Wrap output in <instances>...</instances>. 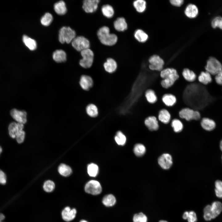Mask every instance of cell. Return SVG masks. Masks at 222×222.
<instances>
[{"mask_svg":"<svg viewBox=\"0 0 222 222\" xmlns=\"http://www.w3.org/2000/svg\"><path fill=\"white\" fill-rule=\"evenodd\" d=\"M160 76L162 79L160 81L161 85L165 89H168L173 86L179 77L177 71L171 68L163 69L160 72Z\"/></svg>","mask_w":222,"mask_h":222,"instance_id":"cell-1","label":"cell"},{"mask_svg":"<svg viewBox=\"0 0 222 222\" xmlns=\"http://www.w3.org/2000/svg\"><path fill=\"white\" fill-rule=\"evenodd\" d=\"M97 35L100 42L106 46L113 45L117 40L116 35L110 33L109 28L106 26L101 27L97 31Z\"/></svg>","mask_w":222,"mask_h":222,"instance_id":"cell-2","label":"cell"},{"mask_svg":"<svg viewBox=\"0 0 222 222\" xmlns=\"http://www.w3.org/2000/svg\"><path fill=\"white\" fill-rule=\"evenodd\" d=\"M179 115L180 118L187 121H198L201 118V115L199 111L189 107L182 109L179 111Z\"/></svg>","mask_w":222,"mask_h":222,"instance_id":"cell-3","label":"cell"},{"mask_svg":"<svg viewBox=\"0 0 222 222\" xmlns=\"http://www.w3.org/2000/svg\"><path fill=\"white\" fill-rule=\"evenodd\" d=\"M204 68L206 71L215 76L222 70V64L216 58L211 57L207 60Z\"/></svg>","mask_w":222,"mask_h":222,"instance_id":"cell-4","label":"cell"},{"mask_svg":"<svg viewBox=\"0 0 222 222\" xmlns=\"http://www.w3.org/2000/svg\"><path fill=\"white\" fill-rule=\"evenodd\" d=\"M75 31L69 27H64L59 31V39L61 43H69L76 37Z\"/></svg>","mask_w":222,"mask_h":222,"instance_id":"cell-5","label":"cell"},{"mask_svg":"<svg viewBox=\"0 0 222 222\" xmlns=\"http://www.w3.org/2000/svg\"><path fill=\"white\" fill-rule=\"evenodd\" d=\"M82 58L79 62L80 65L84 68H90L93 64L94 60V53L89 48L83 50L80 52Z\"/></svg>","mask_w":222,"mask_h":222,"instance_id":"cell-6","label":"cell"},{"mask_svg":"<svg viewBox=\"0 0 222 222\" xmlns=\"http://www.w3.org/2000/svg\"><path fill=\"white\" fill-rule=\"evenodd\" d=\"M148 61L149 63V68L150 70L161 72L163 69L164 62L159 56L153 55L149 58Z\"/></svg>","mask_w":222,"mask_h":222,"instance_id":"cell-7","label":"cell"},{"mask_svg":"<svg viewBox=\"0 0 222 222\" xmlns=\"http://www.w3.org/2000/svg\"><path fill=\"white\" fill-rule=\"evenodd\" d=\"M72 47L78 51L89 48L90 44L89 41L83 36L76 37L72 41Z\"/></svg>","mask_w":222,"mask_h":222,"instance_id":"cell-8","label":"cell"},{"mask_svg":"<svg viewBox=\"0 0 222 222\" xmlns=\"http://www.w3.org/2000/svg\"><path fill=\"white\" fill-rule=\"evenodd\" d=\"M85 191L88 194L96 195L100 194L102 191V187L99 182L91 180L87 182L84 187Z\"/></svg>","mask_w":222,"mask_h":222,"instance_id":"cell-9","label":"cell"},{"mask_svg":"<svg viewBox=\"0 0 222 222\" xmlns=\"http://www.w3.org/2000/svg\"><path fill=\"white\" fill-rule=\"evenodd\" d=\"M10 114L12 118L16 122L23 124L26 123L27 113L25 111L14 108L10 110Z\"/></svg>","mask_w":222,"mask_h":222,"instance_id":"cell-10","label":"cell"},{"mask_svg":"<svg viewBox=\"0 0 222 222\" xmlns=\"http://www.w3.org/2000/svg\"><path fill=\"white\" fill-rule=\"evenodd\" d=\"M79 83L83 90L88 91L92 87L94 82L92 78L90 76L83 75L80 78Z\"/></svg>","mask_w":222,"mask_h":222,"instance_id":"cell-11","label":"cell"},{"mask_svg":"<svg viewBox=\"0 0 222 222\" xmlns=\"http://www.w3.org/2000/svg\"><path fill=\"white\" fill-rule=\"evenodd\" d=\"M100 1L99 0H85L83 1L82 8L86 13H92L97 9Z\"/></svg>","mask_w":222,"mask_h":222,"instance_id":"cell-12","label":"cell"},{"mask_svg":"<svg viewBox=\"0 0 222 222\" xmlns=\"http://www.w3.org/2000/svg\"><path fill=\"white\" fill-rule=\"evenodd\" d=\"M158 162L162 168L165 170L168 169L172 164V157L168 154H164L159 157Z\"/></svg>","mask_w":222,"mask_h":222,"instance_id":"cell-13","label":"cell"},{"mask_svg":"<svg viewBox=\"0 0 222 222\" xmlns=\"http://www.w3.org/2000/svg\"><path fill=\"white\" fill-rule=\"evenodd\" d=\"M24 124L17 122H13L9 125L8 131L10 136L12 138H15L17 134L23 130Z\"/></svg>","mask_w":222,"mask_h":222,"instance_id":"cell-14","label":"cell"},{"mask_svg":"<svg viewBox=\"0 0 222 222\" xmlns=\"http://www.w3.org/2000/svg\"><path fill=\"white\" fill-rule=\"evenodd\" d=\"M144 124L150 131H155L159 128L158 121L157 117L150 116L145 119Z\"/></svg>","mask_w":222,"mask_h":222,"instance_id":"cell-15","label":"cell"},{"mask_svg":"<svg viewBox=\"0 0 222 222\" xmlns=\"http://www.w3.org/2000/svg\"><path fill=\"white\" fill-rule=\"evenodd\" d=\"M76 210L75 208L71 209L69 207H66L62 211V216L66 221H70L73 220L76 216Z\"/></svg>","mask_w":222,"mask_h":222,"instance_id":"cell-16","label":"cell"},{"mask_svg":"<svg viewBox=\"0 0 222 222\" xmlns=\"http://www.w3.org/2000/svg\"><path fill=\"white\" fill-rule=\"evenodd\" d=\"M200 125L204 130L211 131L216 128V124L214 120L207 117H203L200 121Z\"/></svg>","mask_w":222,"mask_h":222,"instance_id":"cell-17","label":"cell"},{"mask_svg":"<svg viewBox=\"0 0 222 222\" xmlns=\"http://www.w3.org/2000/svg\"><path fill=\"white\" fill-rule=\"evenodd\" d=\"M103 67L105 72L111 74L116 72L117 68V64L114 60L109 58L104 63Z\"/></svg>","mask_w":222,"mask_h":222,"instance_id":"cell-18","label":"cell"},{"mask_svg":"<svg viewBox=\"0 0 222 222\" xmlns=\"http://www.w3.org/2000/svg\"><path fill=\"white\" fill-rule=\"evenodd\" d=\"M212 75L206 71H202L198 76V81L204 85H207L213 81Z\"/></svg>","mask_w":222,"mask_h":222,"instance_id":"cell-19","label":"cell"},{"mask_svg":"<svg viewBox=\"0 0 222 222\" xmlns=\"http://www.w3.org/2000/svg\"><path fill=\"white\" fill-rule=\"evenodd\" d=\"M182 75L185 80L189 82L195 81L197 79L195 73L188 68H184L182 72Z\"/></svg>","mask_w":222,"mask_h":222,"instance_id":"cell-20","label":"cell"},{"mask_svg":"<svg viewBox=\"0 0 222 222\" xmlns=\"http://www.w3.org/2000/svg\"><path fill=\"white\" fill-rule=\"evenodd\" d=\"M113 26L115 30L119 31H124L127 28V24L123 17L117 18L114 22Z\"/></svg>","mask_w":222,"mask_h":222,"instance_id":"cell-21","label":"cell"},{"mask_svg":"<svg viewBox=\"0 0 222 222\" xmlns=\"http://www.w3.org/2000/svg\"><path fill=\"white\" fill-rule=\"evenodd\" d=\"M162 100L164 104L167 107H172L176 102V98L175 96L170 93L164 94L162 97Z\"/></svg>","mask_w":222,"mask_h":222,"instance_id":"cell-22","label":"cell"},{"mask_svg":"<svg viewBox=\"0 0 222 222\" xmlns=\"http://www.w3.org/2000/svg\"><path fill=\"white\" fill-rule=\"evenodd\" d=\"M158 118L160 121L164 124H167L170 121L171 115L169 112L166 109H163L159 111Z\"/></svg>","mask_w":222,"mask_h":222,"instance_id":"cell-23","label":"cell"},{"mask_svg":"<svg viewBox=\"0 0 222 222\" xmlns=\"http://www.w3.org/2000/svg\"><path fill=\"white\" fill-rule=\"evenodd\" d=\"M184 13L187 17L190 18H193L197 15L198 9L195 5L191 4L186 7Z\"/></svg>","mask_w":222,"mask_h":222,"instance_id":"cell-24","label":"cell"},{"mask_svg":"<svg viewBox=\"0 0 222 222\" xmlns=\"http://www.w3.org/2000/svg\"><path fill=\"white\" fill-rule=\"evenodd\" d=\"M85 110L87 115L91 118L96 117L99 114L98 108L93 104H88L86 107Z\"/></svg>","mask_w":222,"mask_h":222,"instance_id":"cell-25","label":"cell"},{"mask_svg":"<svg viewBox=\"0 0 222 222\" xmlns=\"http://www.w3.org/2000/svg\"><path fill=\"white\" fill-rule=\"evenodd\" d=\"M212 219L217 217L222 211V204L219 201H215L211 205Z\"/></svg>","mask_w":222,"mask_h":222,"instance_id":"cell-26","label":"cell"},{"mask_svg":"<svg viewBox=\"0 0 222 222\" xmlns=\"http://www.w3.org/2000/svg\"><path fill=\"white\" fill-rule=\"evenodd\" d=\"M66 54L62 50H57L53 54L52 57L54 60L57 63H62L66 60Z\"/></svg>","mask_w":222,"mask_h":222,"instance_id":"cell-27","label":"cell"},{"mask_svg":"<svg viewBox=\"0 0 222 222\" xmlns=\"http://www.w3.org/2000/svg\"><path fill=\"white\" fill-rule=\"evenodd\" d=\"M145 97L149 103L153 104L157 101L158 98L154 90L151 89H147L145 92Z\"/></svg>","mask_w":222,"mask_h":222,"instance_id":"cell-28","label":"cell"},{"mask_svg":"<svg viewBox=\"0 0 222 222\" xmlns=\"http://www.w3.org/2000/svg\"><path fill=\"white\" fill-rule=\"evenodd\" d=\"M54 9L56 12L60 15L64 14L67 12L66 5L63 1H60L56 3L54 5Z\"/></svg>","mask_w":222,"mask_h":222,"instance_id":"cell-29","label":"cell"},{"mask_svg":"<svg viewBox=\"0 0 222 222\" xmlns=\"http://www.w3.org/2000/svg\"><path fill=\"white\" fill-rule=\"evenodd\" d=\"M23 41L25 45L31 50L33 51L37 48L36 41L26 35L23 36Z\"/></svg>","mask_w":222,"mask_h":222,"instance_id":"cell-30","label":"cell"},{"mask_svg":"<svg viewBox=\"0 0 222 222\" xmlns=\"http://www.w3.org/2000/svg\"><path fill=\"white\" fill-rule=\"evenodd\" d=\"M134 37L138 42L141 43L145 42L147 40L148 35L141 29L136 30L134 33Z\"/></svg>","mask_w":222,"mask_h":222,"instance_id":"cell-31","label":"cell"},{"mask_svg":"<svg viewBox=\"0 0 222 222\" xmlns=\"http://www.w3.org/2000/svg\"><path fill=\"white\" fill-rule=\"evenodd\" d=\"M101 10L103 14L107 18H111L114 15V10L113 7L110 5H104L101 7Z\"/></svg>","mask_w":222,"mask_h":222,"instance_id":"cell-32","label":"cell"},{"mask_svg":"<svg viewBox=\"0 0 222 222\" xmlns=\"http://www.w3.org/2000/svg\"><path fill=\"white\" fill-rule=\"evenodd\" d=\"M102 202L106 207H112L115 204L116 199L113 195L109 194L105 195L103 198Z\"/></svg>","mask_w":222,"mask_h":222,"instance_id":"cell-33","label":"cell"},{"mask_svg":"<svg viewBox=\"0 0 222 222\" xmlns=\"http://www.w3.org/2000/svg\"><path fill=\"white\" fill-rule=\"evenodd\" d=\"M133 5L136 11L139 13L143 12L146 8V2L144 0H137L134 2Z\"/></svg>","mask_w":222,"mask_h":222,"instance_id":"cell-34","label":"cell"},{"mask_svg":"<svg viewBox=\"0 0 222 222\" xmlns=\"http://www.w3.org/2000/svg\"><path fill=\"white\" fill-rule=\"evenodd\" d=\"M58 171L60 175L65 177L69 176L72 172L71 167L64 164H61L59 166Z\"/></svg>","mask_w":222,"mask_h":222,"instance_id":"cell-35","label":"cell"},{"mask_svg":"<svg viewBox=\"0 0 222 222\" xmlns=\"http://www.w3.org/2000/svg\"><path fill=\"white\" fill-rule=\"evenodd\" d=\"M171 126L174 131L176 133L181 132L183 128L182 122L179 119L177 118H174L172 120Z\"/></svg>","mask_w":222,"mask_h":222,"instance_id":"cell-36","label":"cell"},{"mask_svg":"<svg viewBox=\"0 0 222 222\" xmlns=\"http://www.w3.org/2000/svg\"><path fill=\"white\" fill-rule=\"evenodd\" d=\"M146 149L145 146L141 144H136L134 146V152L137 156L140 157L145 153Z\"/></svg>","mask_w":222,"mask_h":222,"instance_id":"cell-37","label":"cell"},{"mask_svg":"<svg viewBox=\"0 0 222 222\" xmlns=\"http://www.w3.org/2000/svg\"><path fill=\"white\" fill-rule=\"evenodd\" d=\"M87 171L90 176L94 177L96 176L98 173V167L96 164L91 163L88 166Z\"/></svg>","mask_w":222,"mask_h":222,"instance_id":"cell-38","label":"cell"},{"mask_svg":"<svg viewBox=\"0 0 222 222\" xmlns=\"http://www.w3.org/2000/svg\"><path fill=\"white\" fill-rule=\"evenodd\" d=\"M115 139L118 145L123 146L125 143L126 138L121 132L118 131L115 137Z\"/></svg>","mask_w":222,"mask_h":222,"instance_id":"cell-39","label":"cell"},{"mask_svg":"<svg viewBox=\"0 0 222 222\" xmlns=\"http://www.w3.org/2000/svg\"><path fill=\"white\" fill-rule=\"evenodd\" d=\"M52 20V15L49 13H47L42 17L40 21L43 25L47 26L50 25Z\"/></svg>","mask_w":222,"mask_h":222,"instance_id":"cell-40","label":"cell"},{"mask_svg":"<svg viewBox=\"0 0 222 222\" xmlns=\"http://www.w3.org/2000/svg\"><path fill=\"white\" fill-rule=\"evenodd\" d=\"M215 192L217 197L222 198V181L220 180H216L215 183Z\"/></svg>","mask_w":222,"mask_h":222,"instance_id":"cell-41","label":"cell"},{"mask_svg":"<svg viewBox=\"0 0 222 222\" xmlns=\"http://www.w3.org/2000/svg\"><path fill=\"white\" fill-rule=\"evenodd\" d=\"M55 184L52 181L50 180L46 181L43 185L44 190L47 192L52 191L55 188Z\"/></svg>","mask_w":222,"mask_h":222,"instance_id":"cell-42","label":"cell"},{"mask_svg":"<svg viewBox=\"0 0 222 222\" xmlns=\"http://www.w3.org/2000/svg\"><path fill=\"white\" fill-rule=\"evenodd\" d=\"M147 220L146 216L142 212L135 214L133 218V222H147Z\"/></svg>","mask_w":222,"mask_h":222,"instance_id":"cell-43","label":"cell"},{"mask_svg":"<svg viewBox=\"0 0 222 222\" xmlns=\"http://www.w3.org/2000/svg\"><path fill=\"white\" fill-rule=\"evenodd\" d=\"M204 217L206 221H209L212 219L211 210V205L206 206L204 209Z\"/></svg>","mask_w":222,"mask_h":222,"instance_id":"cell-44","label":"cell"},{"mask_svg":"<svg viewBox=\"0 0 222 222\" xmlns=\"http://www.w3.org/2000/svg\"><path fill=\"white\" fill-rule=\"evenodd\" d=\"M211 25L214 28L218 27L222 29V17L218 16L214 18L211 22Z\"/></svg>","mask_w":222,"mask_h":222,"instance_id":"cell-45","label":"cell"},{"mask_svg":"<svg viewBox=\"0 0 222 222\" xmlns=\"http://www.w3.org/2000/svg\"><path fill=\"white\" fill-rule=\"evenodd\" d=\"M214 80L217 84L222 86V70L215 76Z\"/></svg>","mask_w":222,"mask_h":222,"instance_id":"cell-46","label":"cell"},{"mask_svg":"<svg viewBox=\"0 0 222 222\" xmlns=\"http://www.w3.org/2000/svg\"><path fill=\"white\" fill-rule=\"evenodd\" d=\"M25 137V132L23 130L19 132L16 135V138L18 143H22L24 141Z\"/></svg>","mask_w":222,"mask_h":222,"instance_id":"cell-47","label":"cell"},{"mask_svg":"<svg viewBox=\"0 0 222 222\" xmlns=\"http://www.w3.org/2000/svg\"><path fill=\"white\" fill-rule=\"evenodd\" d=\"M188 222H196L197 219L195 213L193 211L188 212L187 219Z\"/></svg>","mask_w":222,"mask_h":222,"instance_id":"cell-48","label":"cell"},{"mask_svg":"<svg viewBox=\"0 0 222 222\" xmlns=\"http://www.w3.org/2000/svg\"><path fill=\"white\" fill-rule=\"evenodd\" d=\"M6 182V177L5 173L0 169V184H5Z\"/></svg>","mask_w":222,"mask_h":222,"instance_id":"cell-49","label":"cell"},{"mask_svg":"<svg viewBox=\"0 0 222 222\" xmlns=\"http://www.w3.org/2000/svg\"><path fill=\"white\" fill-rule=\"evenodd\" d=\"M171 3L173 5L176 6H180L183 2V0H171Z\"/></svg>","mask_w":222,"mask_h":222,"instance_id":"cell-50","label":"cell"},{"mask_svg":"<svg viewBox=\"0 0 222 222\" xmlns=\"http://www.w3.org/2000/svg\"><path fill=\"white\" fill-rule=\"evenodd\" d=\"M188 212H185L183 216V218L184 219L186 220L187 219L188 216Z\"/></svg>","mask_w":222,"mask_h":222,"instance_id":"cell-51","label":"cell"},{"mask_svg":"<svg viewBox=\"0 0 222 222\" xmlns=\"http://www.w3.org/2000/svg\"><path fill=\"white\" fill-rule=\"evenodd\" d=\"M5 217L2 213H0V222H3L2 221L4 220Z\"/></svg>","mask_w":222,"mask_h":222,"instance_id":"cell-52","label":"cell"},{"mask_svg":"<svg viewBox=\"0 0 222 222\" xmlns=\"http://www.w3.org/2000/svg\"><path fill=\"white\" fill-rule=\"evenodd\" d=\"M220 148L221 150L222 151V140L221 141L220 143Z\"/></svg>","mask_w":222,"mask_h":222,"instance_id":"cell-53","label":"cell"},{"mask_svg":"<svg viewBox=\"0 0 222 222\" xmlns=\"http://www.w3.org/2000/svg\"><path fill=\"white\" fill-rule=\"evenodd\" d=\"M80 222H88L86 220H81Z\"/></svg>","mask_w":222,"mask_h":222,"instance_id":"cell-54","label":"cell"},{"mask_svg":"<svg viewBox=\"0 0 222 222\" xmlns=\"http://www.w3.org/2000/svg\"><path fill=\"white\" fill-rule=\"evenodd\" d=\"M2 151V149L1 146H0V154Z\"/></svg>","mask_w":222,"mask_h":222,"instance_id":"cell-55","label":"cell"},{"mask_svg":"<svg viewBox=\"0 0 222 222\" xmlns=\"http://www.w3.org/2000/svg\"><path fill=\"white\" fill-rule=\"evenodd\" d=\"M159 222H167L166 221H165V220H161Z\"/></svg>","mask_w":222,"mask_h":222,"instance_id":"cell-56","label":"cell"},{"mask_svg":"<svg viewBox=\"0 0 222 222\" xmlns=\"http://www.w3.org/2000/svg\"></svg>","mask_w":222,"mask_h":222,"instance_id":"cell-57","label":"cell"}]
</instances>
